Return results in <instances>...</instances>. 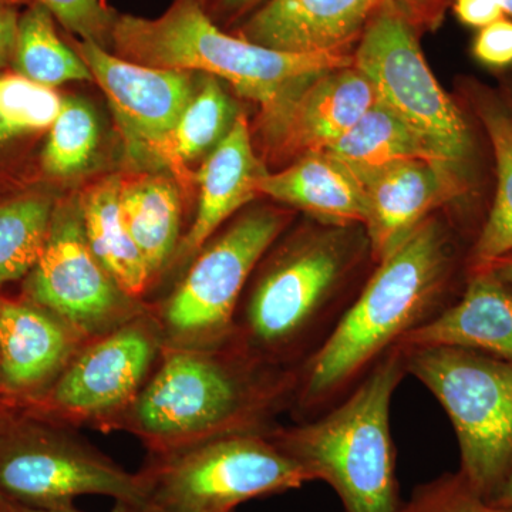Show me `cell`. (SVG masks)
<instances>
[{"instance_id": "cell-25", "label": "cell", "mask_w": 512, "mask_h": 512, "mask_svg": "<svg viewBox=\"0 0 512 512\" xmlns=\"http://www.w3.org/2000/svg\"><path fill=\"white\" fill-rule=\"evenodd\" d=\"M204 79L161 153L160 165L170 168L180 178H185L188 163L211 153L224 140L239 113L215 77L205 74Z\"/></svg>"}, {"instance_id": "cell-3", "label": "cell", "mask_w": 512, "mask_h": 512, "mask_svg": "<svg viewBox=\"0 0 512 512\" xmlns=\"http://www.w3.org/2000/svg\"><path fill=\"white\" fill-rule=\"evenodd\" d=\"M375 262L363 225L302 229L245 289L232 342L269 365L301 370L330 338Z\"/></svg>"}, {"instance_id": "cell-4", "label": "cell", "mask_w": 512, "mask_h": 512, "mask_svg": "<svg viewBox=\"0 0 512 512\" xmlns=\"http://www.w3.org/2000/svg\"><path fill=\"white\" fill-rule=\"evenodd\" d=\"M114 55L157 69L227 80L269 113L320 73L352 66L348 53H291L255 45L215 25L202 0H173L157 18L117 15Z\"/></svg>"}, {"instance_id": "cell-5", "label": "cell", "mask_w": 512, "mask_h": 512, "mask_svg": "<svg viewBox=\"0 0 512 512\" xmlns=\"http://www.w3.org/2000/svg\"><path fill=\"white\" fill-rule=\"evenodd\" d=\"M406 375L402 349L394 346L328 412L292 426L276 424L266 436L313 481L329 484L343 512H399L390 406Z\"/></svg>"}, {"instance_id": "cell-10", "label": "cell", "mask_w": 512, "mask_h": 512, "mask_svg": "<svg viewBox=\"0 0 512 512\" xmlns=\"http://www.w3.org/2000/svg\"><path fill=\"white\" fill-rule=\"evenodd\" d=\"M353 66L373 84L377 100L413 128L437 156L470 173V124L431 73L416 26L390 0H383L367 22Z\"/></svg>"}, {"instance_id": "cell-11", "label": "cell", "mask_w": 512, "mask_h": 512, "mask_svg": "<svg viewBox=\"0 0 512 512\" xmlns=\"http://www.w3.org/2000/svg\"><path fill=\"white\" fill-rule=\"evenodd\" d=\"M163 346L150 308L84 343L49 390L20 410L72 429L116 430L156 369Z\"/></svg>"}, {"instance_id": "cell-44", "label": "cell", "mask_w": 512, "mask_h": 512, "mask_svg": "<svg viewBox=\"0 0 512 512\" xmlns=\"http://www.w3.org/2000/svg\"><path fill=\"white\" fill-rule=\"evenodd\" d=\"M0 512H12L10 511L8 503L3 498H0Z\"/></svg>"}, {"instance_id": "cell-19", "label": "cell", "mask_w": 512, "mask_h": 512, "mask_svg": "<svg viewBox=\"0 0 512 512\" xmlns=\"http://www.w3.org/2000/svg\"><path fill=\"white\" fill-rule=\"evenodd\" d=\"M399 345L468 349L512 363V286L487 266L468 271L457 301Z\"/></svg>"}, {"instance_id": "cell-14", "label": "cell", "mask_w": 512, "mask_h": 512, "mask_svg": "<svg viewBox=\"0 0 512 512\" xmlns=\"http://www.w3.org/2000/svg\"><path fill=\"white\" fill-rule=\"evenodd\" d=\"M377 101L373 84L355 66L312 77L298 92L259 117L269 153L298 160L326 151Z\"/></svg>"}, {"instance_id": "cell-6", "label": "cell", "mask_w": 512, "mask_h": 512, "mask_svg": "<svg viewBox=\"0 0 512 512\" xmlns=\"http://www.w3.org/2000/svg\"><path fill=\"white\" fill-rule=\"evenodd\" d=\"M137 476L140 500L113 512H234L247 501L313 481L266 433L231 434L148 456Z\"/></svg>"}, {"instance_id": "cell-1", "label": "cell", "mask_w": 512, "mask_h": 512, "mask_svg": "<svg viewBox=\"0 0 512 512\" xmlns=\"http://www.w3.org/2000/svg\"><path fill=\"white\" fill-rule=\"evenodd\" d=\"M460 254L447 225L430 217L375 266L330 338L301 367L295 423L342 402L400 340L457 301Z\"/></svg>"}, {"instance_id": "cell-31", "label": "cell", "mask_w": 512, "mask_h": 512, "mask_svg": "<svg viewBox=\"0 0 512 512\" xmlns=\"http://www.w3.org/2000/svg\"><path fill=\"white\" fill-rule=\"evenodd\" d=\"M52 12L55 19L84 42L109 50L117 15L104 0H36Z\"/></svg>"}, {"instance_id": "cell-16", "label": "cell", "mask_w": 512, "mask_h": 512, "mask_svg": "<svg viewBox=\"0 0 512 512\" xmlns=\"http://www.w3.org/2000/svg\"><path fill=\"white\" fill-rule=\"evenodd\" d=\"M86 343L29 299L0 298V397L19 409L35 402Z\"/></svg>"}, {"instance_id": "cell-42", "label": "cell", "mask_w": 512, "mask_h": 512, "mask_svg": "<svg viewBox=\"0 0 512 512\" xmlns=\"http://www.w3.org/2000/svg\"><path fill=\"white\" fill-rule=\"evenodd\" d=\"M10 136L8 131H6L5 126H3L2 120H0V143L5 140H9Z\"/></svg>"}, {"instance_id": "cell-13", "label": "cell", "mask_w": 512, "mask_h": 512, "mask_svg": "<svg viewBox=\"0 0 512 512\" xmlns=\"http://www.w3.org/2000/svg\"><path fill=\"white\" fill-rule=\"evenodd\" d=\"M76 52L106 94L128 153L160 165L165 143L197 89L195 73L128 62L84 40H76Z\"/></svg>"}, {"instance_id": "cell-8", "label": "cell", "mask_w": 512, "mask_h": 512, "mask_svg": "<svg viewBox=\"0 0 512 512\" xmlns=\"http://www.w3.org/2000/svg\"><path fill=\"white\" fill-rule=\"evenodd\" d=\"M288 221L284 212L261 208L242 215L220 237L210 239L160 308H151L164 345L218 348L231 342L249 278Z\"/></svg>"}, {"instance_id": "cell-32", "label": "cell", "mask_w": 512, "mask_h": 512, "mask_svg": "<svg viewBox=\"0 0 512 512\" xmlns=\"http://www.w3.org/2000/svg\"><path fill=\"white\" fill-rule=\"evenodd\" d=\"M478 62L493 69L512 64V20L503 18L480 29L473 43Z\"/></svg>"}, {"instance_id": "cell-35", "label": "cell", "mask_w": 512, "mask_h": 512, "mask_svg": "<svg viewBox=\"0 0 512 512\" xmlns=\"http://www.w3.org/2000/svg\"><path fill=\"white\" fill-rule=\"evenodd\" d=\"M19 19L18 6L0 2V69L13 62Z\"/></svg>"}, {"instance_id": "cell-36", "label": "cell", "mask_w": 512, "mask_h": 512, "mask_svg": "<svg viewBox=\"0 0 512 512\" xmlns=\"http://www.w3.org/2000/svg\"><path fill=\"white\" fill-rule=\"evenodd\" d=\"M205 9L214 8L221 13L224 18L239 19L244 18L248 13H254L258 6H264L269 0H202Z\"/></svg>"}, {"instance_id": "cell-26", "label": "cell", "mask_w": 512, "mask_h": 512, "mask_svg": "<svg viewBox=\"0 0 512 512\" xmlns=\"http://www.w3.org/2000/svg\"><path fill=\"white\" fill-rule=\"evenodd\" d=\"M12 64L20 76L53 89L67 82L93 80L82 57L60 39L55 16L36 0L20 15Z\"/></svg>"}, {"instance_id": "cell-12", "label": "cell", "mask_w": 512, "mask_h": 512, "mask_svg": "<svg viewBox=\"0 0 512 512\" xmlns=\"http://www.w3.org/2000/svg\"><path fill=\"white\" fill-rule=\"evenodd\" d=\"M25 298L52 312L86 342L148 311L131 298L93 254L84 234L79 201L53 211L45 249L23 286Z\"/></svg>"}, {"instance_id": "cell-33", "label": "cell", "mask_w": 512, "mask_h": 512, "mask_svg": "<svg viewBox=\"0 0 512 512\" xmlns=\"http://www.w3.org/2000/svg\"><path fill=\"white\" fill-rule=\"evenodd\" d=\"M454 10L464 25L478 29L505 18L503 6L498 0H454Z\"/></svg>"}, {"instance_id": "cell-18", "label": "cell", "mask_w": 512, "mask_h": 512, "mask_svg": "<svg viewBox=\"0 0 512 512\" xmlns=\"http://www.w3.org/2000/svg\"><path fill=\"white\" fill-rule=\"evenodd\" d=\"M268 174L252 146L247 117L238 113L227 136L195 174L200 187L197 214L171 266L187 265L231 215L259 195V185Z\"/></svg>"}, {"instance_id": "cell-37", "label": "cell", "mask_w": 512, "mask_h": 512, "mask_svg": "<svg viewBox=\"0 0 512 512\" xmlns=\"http://www.w3.org/2000/svg\"><path fill=\"white\" fill-rule=\"evenodd\" d=\"M487 268L493 269L495 274L512 286V252L495 259V261L487 265Z\"/></svg>"}, {"instance_id": "cell-17", "label": "cell", "mask_w": 512, "mask_h": 512, "mask_svg": "<svg viewBox=\"0 0 512 512\" xmlns=\"http://www.w3.org/2000/svg\"><path fill=\"white\" fill-rule=\"evenodd\" d=\"M383 0H269L238 36L291 53H346Z\"/></svg>"}, {"instance_id": "cell-38", "label": "cell", "mask_w": 512, "mask_h": 512, "mask_svg": "<svg viewBox=\"0 0 512 512\" xmlns=\"http://www.w3.org/2000/svg\"><path fill=\"white\" fill-rule=\"evenodd\" d=\"M20 412L18 406L8 402V400L0 397V431L5 429L6 426L13 420V417Z\"/></svg>"}, {"instance_id": "cell-34", "label": "cell", "mask_w": 512, "mask_h": 512, "mask_svg": "<svg viewBox=\"0 0 512 512\" xmlns=\"http://www.w3.org/2000/svg\"><path fill=\"white\" fill-rule=\"evenodd\" d=\"M416 28L434 26L443 18L448 0H390Z\"/></svg>"}, {"instance_id": "cell-43", "label": "cell", "mask_w": 512, "mask_h": 512, "mask_svg": "<svg viewBox=\"0 0 512 512\" xmlns=\"http://www.w3.org/2000/svg\"><path fill=\"white\" fill-rule=\"evenodd\" d=\"M0 2L9 3V5L20 6L25 5V3H32V0H0Z\"/></svg>"}, {"instance_id": "cell-22", "label": "cell", "mask_w": 512, "mask_h": 512, "mask_svg": "<svg viewBox=\"0 0 512 512\" xmlns=\"http://www.w3.org/2000/svg\"><path fill=\"white\" fill-rule=\"evenodd\" d=\"M120 210L154 282L171 268L181 241L177 187L168 178L153 175L121 180Z\"/></svg>"}, {"instance_id": "cell-15", "label": "cell", "mask_w": 512, "mask_h": 512, "mask_svg": "<svg viewBox=\"0 0 512 512\" xmlns=\"http://www.w3.org/2000/svg\"><path fill=\"white\" fill-rule=\"evenodd\" d=\"M365 224L375 264L396 251L431 212L466 197L470 173L446 161L414 158L394 164L365 184Z\"/></svg>"}, {"instance_id": "cell-9", "label": "cell", "mask_w": 512, "mask_h": 512, "mask_svg": "<svg viewBox=\"0 0 512 512\" xmlns=\"http://www.w3.org/2000/svg\"><path fill=\"white\" fill-rule=\"evenodd\" d=\"M140 481L99 448L53 423L20 410L0 431V498L32 508L74 505L82 495H104L116 508L140 500Z\"/></svg>"}, {"instance_id": "cell-21", "label": "cell", "mask_w": 512, "mask_h": 512, "mask_svg": "<svg viewBox=\"0 0 512 512\" xmlns=\"http://www.w3.org/2000/svg\"><path fill=\"white\" fill-rule=\"evenodd\" d=\"M121 180L116 175L104 178L79 198L84 234L93 254L120 288L144 302L153 278L121 217Z\"/></svg>"}, {"instance_id": "cell-41", "label": "cell", "mask_w": 512, "mask_h": 512, "mask_svg": "<svg viewBox=\"0 0 512 512\" xmlns=\"http://www.w3.org/2000/svg\"><path fill=\"white\" fill-rule=\"evenodd\" d=\"M498 2L503 6L505 15L512 16V0H498Z\"/></svg>"}, {"instance_id": "cell-27", "label": "cell", "mask_w": 512, "mask_h": 512, "mask_svg": "<svg viewBox=\"0 0 512 512\" xmlns=\"http://www.w3.org/2000/svg\"><path fill=\"white\" fill-rule=\"evenodd\" d=\"M56 205L28 195L0 205V286L26 279L45 249Z\"/></svg>"}, {"instance_id": "cell-30", "label": "cell", "mask_w": 512, "mask_h": 512, "mask_svg": "<svg viewBox=\"0 0 512 512\" xmlns=\"http://www.w3.org/2000/svg\"><path fill=\"white\" fill-rule=\"evenodd\" d=\"M399 512H512V508L485 500L457 471L414 488Z\"/></svg>"}, {"instance_id": "cell-45", "label": "cell", "mask_w": 512, "mask_h": 512, "mask_svg": "<svg viewBox=\"0 0 512 512\" xmlns=\"http://www.w3.org/2000/svg\"><path fill=\"white\" fill-rule=\"evenodd\" d=\"M235 512V511H234Z\"/></svg>"}, {"instance_id": "cell-29", "label": "cell", "mask_w": 512, "mask_h": 512, "mask_svg": "<svg viewBox=\"0 0 512 512\" xmlns=\"http://www.w3.org/2000/svg\"><path fill=\"white\" fill-rule=\"evenodd\" d=\"M62 104L53 87L18 73L0 77V120L10 138L52 127Z\"/></svg>"}, {"instance_id": "cell-2", "label": "cell", "mask_w": 512, "mask_h": 512, "mask_svg": "<svg viewBox=\"0 0 512 512\" xmlns=\"http://www.w3.org/2000/svg\"><path fill=\"white\" fill-rule=\"evenodd\" d=\"M298 377L299 370L269 365L232 340L218 348L164 345L116 430L137 437L150 457L231 434L266 433L291 410Z\"/></svg>"}, {"instance_id": "cell-23", "label": "cell", "mask_w": 512, "mask_h": 512, "mask_svg": "<svg viewBox=\"0 0 512 512\" xmlns=\"http://www.w3.org/2000/svg\"><path fill=\"white\" fill-rule=\"evenodd\" d=\"M326 151L352 171L363 187L377 174L403 161L414 158L444 161L379 100Z\"/></svg>"}, {"instance_id": "cell-40", "label": "cell", "mask_w": 512, "mask_h": 512, "mask_svg": "<svg viewBox=\"0 0 512 512\" xmlns=\"http://www.w3.org/2000/svg\"><path fill=\"white\" fill-rule=\"evenodd\" d=\"M491 503L512 508V470L507 481H505L503 488H501L500 493L497 494V497H495Z\"/></svg>"}, {"instance_id": "cell-39", "label": "cell", "mask_w": 512, "mask_h": 512, "mask_svg": "<svg viewBox=\"0 0 512 512\" xmlns=\"http://www.w3.org/2000/svg\"><path fill=\"white\" fill-rule=\"evenodd\" d=\"M6 503H8L10 511L12 512H82L77 510L74 505H67V507L60 508H32L25 507V505L9 503V501H6Z\"/></svg>"}, {"instance_id": "cell-28", "label": "cell", "mask_w": 512, "mask_h": 512, "mask_svg": "<svg viewBox=\"0 0 512 512\" xmlns=\"http://www.w3.org/2000/svg\"><path fill=\"white\" fill-rule=\"evenodd\" d=\"M97 141L99 124L92 107L72 97L63 99L43 150V168L57 177L80 173L92 161Z\"/></svg>"}, {"instance_id": "cell-20", "label": "cell", "mask_w": 512, "mask_h": 512, "mask_svg": "<svg viewBox=\"0 0 512 512\" xmlns=\"http://www.w3.org/2000/svg\"><path fill=\"white\" fill-rule=\"evenodd\" d=\"M259 194L308 212L325 224L365 227L369 217L365 187L328 151L306 154L285 170L266 175Z\"/></svg>"}, {"instance_id": "cell-24", "label": "cell", "mask_w": 512, "mask_h": 512, "mask_svg": "<svg viewBox=\"0 0 512 512\" xmlns=\"http://www.w3.org/2000/svg\"><path fill=\"white\" fill-rule=\"evenodd\" d=\"M473 109L493 147L497 188L490 212L468 249L467 272L512 252V111L484 92L474 96Z\"/></svg>"}, {"instance_id": "cell-7", "label": "cell", "mask_w": 512, "mask_h": 512, "mask_svg": "<svg viewBox=\"0 0 512 512\" xmlns=\"http://www.w3.org/2000/svg\"><path fill=\"white\" fill-rule=\"evenodd\" d=\"M400 346L412 375L446 410L464 480L493 501L512 470V363L474 350Z\"/></svg>"}]
</instances>
